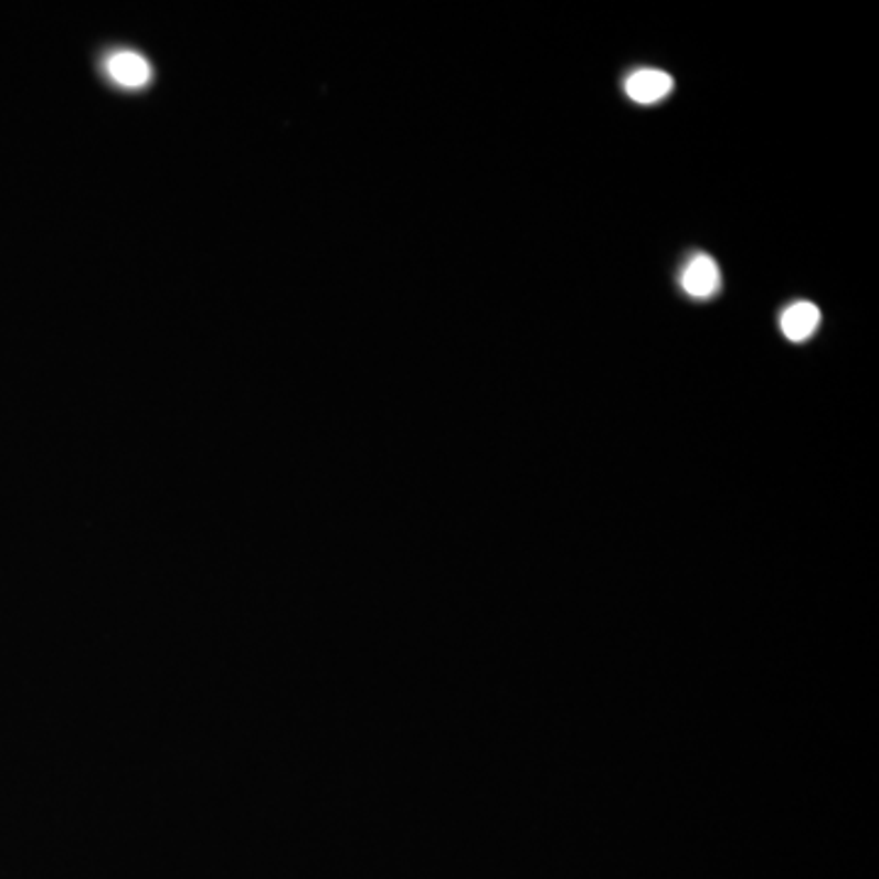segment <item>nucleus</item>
<instances>
[{
    "instance_id": "f257e3e1",
    "label": "nucleus",
    "mask_w": 879,
    "mask_h": 879,
    "mask_svg": "<svg viewBox=\"0 0 879 879\" xmlns=\"http://www.w3.org/2000/svg\"><path fill=\"white\" fill-rule=\"evenodd\" d=\"M106 74L120 88H145L152 81V66L142 54L120 50L106 60Z\"/></svg>"
},
{
    "instance_id": "f03ea898",
    "label": "nucleus",
    "mask_w": 879,
    "mask_h": 879,
    "mask_svg": "<svg viewBox=\"0 0 879 879\" xmlns=\"http://www.w3.org/2000/svg\"><path fill=\"white\" fill-rule=\"evenodd\" d=\"M675 78L667 72H659V68H640L628 76L626 81V94L640 103V106H653L673 94Z\"/></svg>"
},
{
    "instance_id": "7ed1b4c3",
    "label": "nucleus",
    "mask_w": 879,
    "mask_h": 879,
    "mask_svg": "<svg viewBox=\"0 0 879 879\" xmlns=\"http://www.w3.org/2000/svg\"><path fill=\"white\" fill-rule=\"evenodd\" d=\"M721 286V274L719 264H716L707 254H699L693 257L685 274H681V288L693 298H711Z\"/></svg>"
},
{
    "instance_id": "20e7f679",
    "label": "nucleus",
    "mask_w": 879,
    "mask_h": 879,
    "mask_svg": "<svg viewBox=\"0 0 879 879\" xmlns=\"http://www.w3.org/2000/svg\"><path fill=\"white\" fill-rule=\"evenodd\" d=\"M818 322H820V310L814 304H808V300H799V304H794L784 310L780 326L792 342H804L816 332Z\"/></svg>"
}]
</instances>
